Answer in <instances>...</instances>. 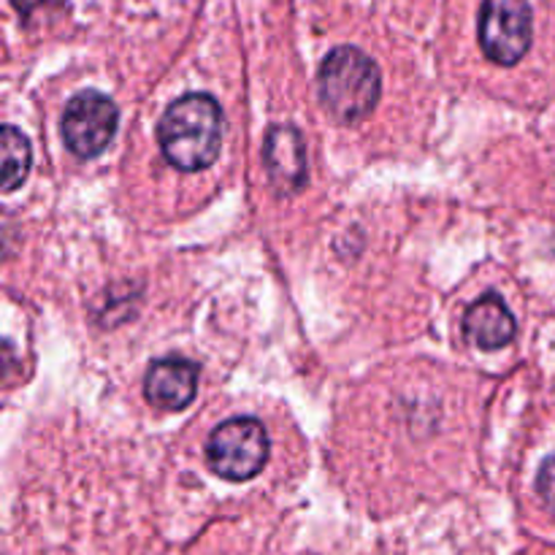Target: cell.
Listing matches in <instances>:
<instances>
[{"label":"cell","mask_w":555,"mask_h":555,"mask_svg":"<svg viewBox=\"0 0 555 555\" xmlns=\"http://www.w3.org/2000/svg\"><path fill=\"white\" fill-rule=\"evenodd\" d=\"M206 459H209L211 472L222 480H253L269 461V434L253 417H233L215 428Z\"/></svg>","instance_id":"3"},{"label":"cell","mask_w":555,"mask_h":555,"mask_svg":"<svg viewBox=\"0 0 555 555\" xmlns=\"http://www.w3.org/2000/svg\"><path fill=\"white\" fill-rule=\"evenodd\" d=\"M320 101L341 122H358L379 101L383 76L377 63L358 47H336L320 65Z\"/></svg>","instance_id":"2"},{"label":"cell","mask_w":555,"mask_h":555,"mask_svg":"<svg viewBox=\"0 0 555 555\" xmlns=\"http://www.w3.org/2000/svg\"><path fill=\"white\" fill-rule=\"evenodd\" d=\"M266 168L280 193L291 195L307 184V152L296 128L291 125H274L266 133L263 144Z\"/></svg>","instance_id":"6"},{"label":"cell","mask_w":555,"mask_h":555,"mask_svg":"<svg viewBox=\"0 0 555 555\" xmlns=\"http://www.w3.org/2000/svg\"><path fill=\"white\" fill-rule=\"evenodd\" d=\"M464 334L472 345L482 347V350H499V347L509 345L515 339L518 325H515L513 312L502 301V296L488 293V296H482L480 301L466 309Z\"/></svg>","instance_id":"8"},{"label":"cell","mask_w":555,"mask_h":555,"mask_svg":"<svg viewBox=\"0 0 555 555\" xmlns=\"http://www.w3.org/2000/svg\"><path fill=\"white\" fill-rule=\"evenodd\" d=\"M537 491H540L542 502L555 513V459H547L542 464L540 477H537Z\"/></svg>","instance_id":"11"},{"label":"cell","mask_w":555,"mask_h":555,"mask_svg":"<svg viewBox=\"0 0 555 555\" xmlns=\"http://www.w3.org/2000/svg\"><path fill=\"white\" fill-rule=\"evenodd\" d=\"M480 47L496 65L520 63L531 47L534 20L526 0H482Z\"/></svg>","instance_id":"4"},{"label":"cell","mask_w":555,"mask_h":555,"mask_svg":"<svg viewBox=\"0 0 555 555\" xmlns=\"http://www.w3.org/2000/svg\"><path fill=\"white\" fill-rule=\"evenodd\" d=\"M222 106L206 92H190L173 101L157 122V141L179 171H204L222 146Z\"/></svg>","instance_id":"1"},{"label":"cell","mask_w":555,"mask_h":555,"mask_svg":"<svg viewBox=\"0 0 555 555\" xmlns=\"http://www.w3.org/2000/svg\"><path fill=\"white\" fill-rule=\"evenodd\" d=\"M198 390V366L184 358H163L144 377V396L157 410H184Z\"/></svg>","instance_id":"7"},{"label":"cell","mask_w":555,"mask_h":555,"mask_svg":"<svg viewBox=\"0 0 555 555\" xmlns=\"http://www.w3.org/2000/svg\"><path fill=\"white\" fill-rule=\"evenodd\" d=\"M119 112L98 90L76 92L63 112V139L76 157H98L117 133Z\"/></svg>","instance_id":"5"},{"label":"cell","mask_w":555,"mask_h":555,"mask_svg":"<svg viewBox=\"0 0 555 555\" xmlns=\"http://www.w3.org/2000/svg\"><path fill=\"white\" fill-rule=\"evenodd\" d=\"M0 163H3V193H14L22 182L27 179L33 163V150L27 135L14 125H5L0 133Z\"/></svg>","instance_id":"9"},{"label":"cell","mask_w":555,"mask_h":555,"mask_svg":"<svg viewBox=\"0 0 555 555\" xmlns=\"http://www.w3.org/2000/svg\"><path fill=\"white\" fill-rule=\"evenodd\" d=\"M20 16L33 20L36 14H47V11H63L68 0H11Z\"/></svg>","instance_id":"10"}]
</instances>
